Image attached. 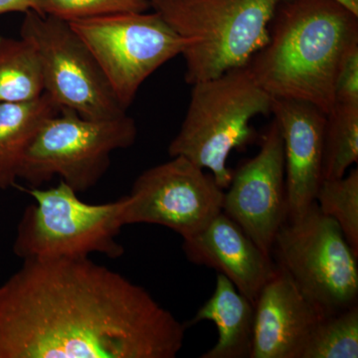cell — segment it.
Wrapping results in <instances>:
<instances>
[{"mask_svg":"<svg viewBox=\"0 0 358 358\" xmlns=\"http://www.w3.org/2000/svg\"><path fill=\"white\" fill-rule=\"evenodd\" d=\"M28 192L36 203L25 209L13 245L22 260L92 253L117 259L124 253L117 241L124 226V196L110 203H86L62 180L55 187Z\"/></svg>","mask_w":358,"mask_h":358,"instance_id":"cell-7","label":"cell"},{"mask_svg":"<svg viewBox=\"0 0 358 358\" xmlns=\"http://www.w3.org/2000/svg\"><path fill=\"white\" fill-rule=\"evenodd\" d=\"M254 306L253 348L250 358H301L313 327L322 315L282 268L277 266Z\"/></svg>","mask_w":358,"mask_h":358,"instance_id":"cell-13","label":"cell"},{"mask_svg":"<svg viewBox=\"0 0 358 358\" xmlns=\"http://www.w3.org/2000/svg\"><path fill=\"white\" fill-rule=\"evenodd\" d=\"M271 113L284 145L287 218L300 216L315 202L322 176L327 115L312 103L272 98Z\"/></svg>","mask_w":358,"mask_h":358,"instance_id":"cell-12","label":"cell"},{"mask_svg":"<svg viewBox=\"0 0 358 358\" xmlns=\"http://www.w3.org/2000/svg\"><path fill=\"white\" fill-rule=\"evenodd\" d=\"M358 16V0H334Z\"/></svg>","mask_w":358,"mask_h":358,"instance_id":"cell-24","label":"cell"},{"mask_svg":"<svg viewBox=\"0 0 358 358\" xmlns=\"http://www.w3.org/2000/svg\"><path fill=\"white\" fill-rule=\"evenodd\" d=\"M286 0H150V8L182 37L186 83L246 67L268 43Z\"/></svg>","mask_w":358,"mask_h":358,"instance_id":"cell-3","label":"cell"},{"mask_svg":"<svg viewBox=\"0 0 358 358\" xmlns=\"http://www.w3.org/2000/svg\"><path fill=\"white\" fill-rule=\"evenodd\" d=\"M36 11L39 13L37 0H0V15L9 13Z\"/></svg>","mask_w":358,"mask_h":358,"instance_id":"cell-23","label":"cell"},{"mask_svg":"<svg viewBox=\"0 0 358 358\" xmlns=\"http://www.w3.org/2000/svg\"><path fill=\"white\" fill-rule=\"evenodd\" d=\"M271 256L322 315L357 305L358 256L315 202L285 220Z\"/></svg>","mask_w":358,"mask_h":358,"instance_id":"cell-5","label":"cell"},{"mask_svg":"<svg viewBox=\"0 0 358 358\" xmlns=\"http://www.w3.org/2000/svg\"><path fill=\"white\" fill-rule=\"evenodd\" d=\"M358 306L322 315L301 358H357Z\"/></svg>","mask_w":358,"mask_h":358,"instance_id":"cell-19","label":"cell"},{"mask_svg":"<svg viewBox=\"0 0 358 358\" xmlns=\"http://www.w3.org/2000/svg\"><path fill=\"white\" fill-rule=\"evenodd\" d=\"M358 162V103H334L324 129V179L341 178Z\"/></svg>","mask_w":358,"mask_h":358,"instance_id":"cell-18","label":"cell"},{"mask_svg":"<svg viewBox=\"0 0 358 358\" xmlns=\"http://www.w3.org/2000/svg\"><path fill=\"white\" fill-rule=\"evenodd\" d=\"M128 110L141 85L176 56L186 41L157 13L109 14L71 21Z\"/></svg>","mask_w":358,"mask_h":358,"instance_id":"cell-8","label":"cell"},{"mask_svg":"<svg viewBox=\"0 0 358 358\" xmlns=\"http://www.w3.org/2000/svg\"><path fill=\"white\" fill-rule=\"evenodd\" d=\"M192 86L185 120L169 143V154L207 169L225 190L233 174L227 166L230 154L254 140L252 121L271 114L272 96L256 83L246 67Z\"/></svg>","mask_w":358,"mask_h":358,"instance_id":"cell-4","label":"cell"},{"mask_svg":"<svg viewBox=\"0 0 358 358\" xmlns=\"http://www.w3.org/2000/svg\"><path fill=\"white\" fill-rule=\"evenodd\" d=\"M20 37L36 49L44 93L61 108L89 120L127 114L93 54L68 21L28 11Z\"/></svg>","mask_w":358,"mask_h":358,"instance_id":"cell-9","label":"cell"},{"mask_svg":"<svg viewBox=\"0 0 358 358\" xmlns=\"http://www.w3.org/2000/svg\"><path fill=\"white\" fill-rule=\"evenodd\" d=\"M358 42V16L334 0H286L270 24L268 43L246 68L272 98L333 110L343 54Z\"/></svg>","mask_w":358,"mask_h":358,"instance_id":"cell-2","label":"cell"},{"mask_svg":"<svg viewBox=\"0 0 358 358\" xmlns=\"http://www.w3.org/2000/svg\"><path fill=\"white\" fill-rule=\"evenodd\" d=\"M39 13L71 21L115 13H147L150 0H37Z\"/></svg>","mask_w":358,"mask_h":358,"instance_id":"cell-21","label":"cell"},{"mask_svg":"<svg viewBox=\"0 0 358 358\" xmlns=\"http://www.w3.org/2000/svg\"><path fill=\"white\" fill-rule=\"evenodd\" d=\"M255 306L225 275H216L215 289L186 327L211 322L217 343L201 358H250L253 348Z\"/></svg>","mask_w":358,"mask_h":358,"instance_id":"cell-15","label":"cell"},{"mask_svg":"<svg viewBox=\"0 0 358 358\" xmlns=\"http://www.w3.org/2000/svg\"><path fill=\"white\" fill-rule=\"evenodd\" d=\"M136 136V122L128 114L89 120L61 108L26 150L18 178L38 187L58 176L77 193L86 192L107 173L112 152L131 148Z\"/></svg>","mask_w":358,"mask_h":358,"instance_id":"cell-6","label":"cell"},{"mask_svg":"<svg viewBox=\"0 0 358 358\" xmlns=\"http://www.w3.org/2000/svg\"><path fill=\"white\" fill-rule=\"evenodd\" d=\"M44 93L41 65L28 40L0 37V103L25 102Z\"/></svg>","mask_w":358,"mask_h":358,"instance_id":"cell-17","label":"cell"},{"mask_svg":"<svg viewBox=\"0 0 358 358\" xmlns=\"http://www.w3.org/2000/svg\"><path fill=\"white\" fill-rule=\"evenodd\" d=\"M315 202L322 213L338 223L358 256V169L341 178L322 179Z\"/></svg>","mask_w":358,"mask_h":358,"instance_id":"cell-20","label":"cell"},{"mask_svg":"<svg viewBox=\"0 0 358 358\" xmlns=\"http://www.w3.org/2000/svg\"><path fill=\"white\" fill-rule=\"evenodd\" d=\"M182 250L190 262L225 275L253 305L277 270L272 256L222 211L204 229L185 238Z\"/></svg>","mask_w":358,"mask_h":358,"instance_id":"cell-14","label":"cell"},{"mask_svg":"<svg viewBox=\"0 0 358 358\" xmlns=\"http://www.w3.org/2000/svg\"><path fill=\"white\" fill-rule=\"evenodd\" d=\"M336 103H358V42L343 54L334 80Z\"/></svg>","mask_w":358,"mask_h":358,"instance_id":"cell-22","label":"cell"},{"mask_svg":"<svg viewBox=\"0 0 358 358\" xmlns=\"http://www.w3.org/2000/svg\"><path fill=\"white\" fill-rule=\"evenodd\" d=\"M60 110L46 93L25 102L0 103V189L14 185L26 150Z\"/></svg>","mask_w":358,"mask_h":358,"instance_id":"cell-16","label":"cell"},{"mask_svg":"<svg viewBox=\"0 0 358 358\" xmlns=\"http://www.w3.org/2000/svg\"><path fill=\"white\" fill-rule=\"evenodd\" d=\"M226 189L223 213L271 255L275 235L287 219L284 145L275 119L264 134L260 150L233 171Z\"/></svg>","mask_w":358,"mask_h":358,"instance_id":"cell-11","label":"cell"},{"mask_svg":"<svg viewBox=\"0 0 358 358\" xmlns=\"http://www.w3.org/2000/svg\"><path fill=\"white\" fill-rule=\"evenodd\" d=\"M185 329L89 257L24 259L0 286V358H174Z\"/></svg>","mask_w":358,"mask_h":358,"instance_id":"cell-1","label":"cell"},{"mask_svg":"<svg viewBox=\"0 0 358 358\" xmlns=\"http://www.w3.org/2000/svg\"><path fill=\"white\" fill-rule=\"evenodd\" d=\"M224 189L210 173L182 157L143 171L124 196V225L157 224L185 238L204 229L222 211Z\"/></svg>","mask_w":358,"mask_h":358,"instance_id":"cell-10","label":"cell"}]
</instances>
